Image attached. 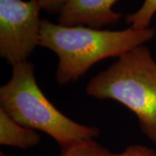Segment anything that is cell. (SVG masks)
<instances>
[{
  "instance_id": "obj_11",
  "label": "cell",
  "mask_w": 156,
  "mask_h": 156,
  "mask_svg": "<svg viewBox=\"0 0 156 156\" xmlns=\"http://www.w3.org/2000/svg\"><path fill=\"white\" fill-rule=\"evenodd\" d=\"M0 156H8V155H6L5 154H4V153H2V152H1V153H0Z\"/></svg>"
},
{
  "instance_id": "obj_6",
  "label": "cell",
  "mask_w": 156,
  "mask_h": 156,
  "mask_svg": "<svg viewBox=\"0 0 156 156\" xmlns=\"http://www.w3.org/2000/svg\"><path fill=\"white\" fill-rule=\"evenodd\" d=\"M40 134L12 119L0 108V144L21 149H27L40 142Z\"/></svg>"
},
{
  "instance_id": "obj_9",
  "label": "cell",
  "mask_w": 156,
  "mask_h": 156,
  "mask_svg": "<svg viewBox=\"0 0 156 156\" xmlns=\"http://www.w3.org/2000/svg\"><path fill=\"white\" fill-rule=\"evenodd\" d=\"M110 156H156V152L142 145L127 147L122 153L112 154Z\"/></svg>"
},
{
  "instance_id": "obj_3",
  "label": "cell",
  "mask_w": 156,
  "mask_h": 156,
  "mask_svg": "<svg viewBox=\"0 0 156 156\" xmlns=\"http://www.w3.org/2000/svg\"><path fill=\"white\" fill-rule=\"evenodd\" d=\"M95 99H110L136 115L142 133L156 144V62L141 45L121 56L86 87Z\"/></svg>"
},
{
  "instance_id": "obj_5",
  "label": "cell",
  "mask_w": 156,
  "mask_h": 156,
  "mask_svg": "<svg viewBox=\"0 0 156 156\" xmlns=\"http://www.w3.org/2000/svg\"><path fill=\"white\" fill-rule=\"evenodd\" d=\"M118 0H67L58 15L63 26H86L101 29L119 22L122 15L112 10Z\"/></svg>"
},
{
  "instance_id": "obj_7",
  "label": "cell",
  "mask_w": 156,
  "mask_h": 156,
  "mask_svg": "<svg viewBox=\"0 0 156 156\" xmlns=\"http://www.w3.org/2000/svg\"><path fill=\"white\" fill-rule=\"evenodd\" d=\"M155 13L156 0H144L138 11L126 16V23L135 30L147 29Z\"/></svg>"
},
{
  "instance_id": "obj_8",
  "label": "cell",
  "mask_w": 156,
  "mask_h": 156,
  "mask_svg": "<svg viewBox=\"0 0 156 156\" xmlns=\"http://www.w3.org/2000/svg\"><path fill=\"white\" fill-rule=\"evenodd\" d=\"M112 153L95 140H84L61 149L59 156H110Z\"/></svg>"
},
{
  "instance_id": "obj_4",
  "label": "cell",
  "mask_w": 156,
  "mask_h": 156,
  "mask_svg": "<svg viewBox=\"0 0 156 156\" xmlns=\"http://www.w3.org/2000/svg\"><path fill=\"white\" fill-rule=\"evenodd\" d=\"M42 7L36 0H0V56L11 66L39 46Z\"/></svg>"
},
{
  "instance_id": "obj_10",
  "label": "cell",
  "mask_w": 156,
  "mask_h": 156,
  "mask_svg": "<svg viewBox=\"0 0 156 156\" xmlns=\"http://www.w3.org/2000/svg\"><path fill=\"white\" fill-rule=\"evenodd\" d=\"M44 11L56 15L60 14L67 0H36Z\"/></svg>"
},
{
  "instance_id": "obj_1",
  "label": "cell",
  "mask_w": 156,
  "mask_h": 156,
  "mask_svg": "<svg viewBox=\"0 0 156 156\" xmlns=\"http://www.w3.org/2000/svg\"><path fill=\"white\" fill-rule=\"evenodd\" d=\"M154 28L107 30L86 26H63L43 20L39 46L58 57L56 80L66 85L82 77L98 62L123 54L149 42Z\"/></svg>"
},
{
  "instance_id": "obj_2",
  "label": "cell",
  "mask_w": 156,
  "mask_h": 156,
  "mask_svg": "<svg viewBox=\"0 0 156 156\" xmlns=\"http://www.w3.org/2000/svg\"><path fill=\"white\" fill-rule=\"evenodd\" d=\"M0 108L18 123L49 134L61 149L100 135L99 128L76 122L48 100L37 83L31 62L12 66L10 80L0 87Z\"/></svg>"
}]
</instances>
